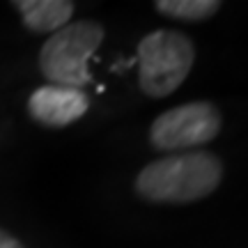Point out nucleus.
Wrapping results in <instances>:
<instances>
[{
	"label": "nucleus",
	"mask_w": 248,
	"mask_h": 248,
	"mask_svg": "<svg viewBox=\"0 0 248 248\" xmlns=\"http://www.w3.org/2000/svg\"><path fill=\"white\" fill-rule=\"evenodd\" d=\"M221 177L223 163L218 156L193 150L147 163L136 177V191L150 202L182 204L214 193Z\"/></svg>",
	"instance_id": "nucleus-1"
},
{
	"label": "nucleus",
	"mask_w": 248,
	"mask_h": 248,
	"mask_svg": "<svg viewBox=\"0 0 248 248\" xmlns=\"http://www.w3.org/2000/svg\"><path fill=\"white\" fill-rule=\"evenodd\" d=\"M193 42L177 30H154L138 44V83L154 99L168 97L193 67Z\"/></svg>",
	"instance_id": "nucleus-2"
},
{
	"label": "nucleus",
	"mask_w": 248,
	"mask_h": 248,
	"mask_svg": "<svg viewBox=\"0 0 248 248\" xmlns=\"http://www.w3.org/2000/svg\"><path fill=\"white\" fill-rule=\"evenodd\" d=\"M104 42V28L94 21L67 23L46 39L39 53L42 74L53 85L83 88L90 83V60Z\"/></svg>",
	"instance_id": "nucleus-3"
},
{
	"label": "nucleus",
	"mask_w": 248,
	"mask_h": 248,
	"mask_svg": "<svg viewBox=\"0 0 248 248\" xmlns=\"http://www.w3.org/2000/svg\"><path fill=\"white\" fill-rule=\"evenodd\" d=\"M221 131V113L209 101L182 104L161 113L150 129L152 145L161 152H193V147L214 140Z\"/></svg>",
	"instance_id": "nucleus-4"
},
{
	"label": "nucleus",
	"mask_w": 248,
	"mask_h": 248,
	"mask_svg": "<svg viewBox=\"0 0 248 248\" xmlns=\"http://www.w3.org/2000/svg\"><path fill=\"white\" fill-rule=\"evenodd\" d=\"M90 99L78 88L64 85H42L28 99V110L39 124L67 126L88 113Z\"/></svg>",
	"instance_id": "nucleus-5"
},
{
	"label": "nucleus",
	"mask_w": 248,
	"mask_h": 248,
	"mask_svg": "<svg viewBox=\"0 0 248 248\" xmlns=\"http://www.w3.org/2000/svg\"><path fill=\"white\" fill-rule=\"evenodd\" d=\"M14 7L21 12L23 23L35 32H58L74 14V2L69 0H16Z\"/></svg>",
	"instance_id": "nucleus-6"
},
{
	"label": "nucleus",
	"mask_w": 248,
	"mask_h": 248,
	"mask_svg": "<svg viewBox=\"0 0 248 248\" xmlns=\"http://www.w3.org/2000/svg\"><path fill=\"white\" fill-rule=\"evenodd\" d=\"M156 9L179 21H202L221 9L218 0H159Z\"/></svg>",
	"instance_id": "nucleus-7"
},
{
	"label": "nucleus",
	"mask_w": 248,
	"mask_h": 248,
	"mask_svg": "<svg viewBox=\"0 0 248 248\" xmlns=\"http://www.w3.org/2000/svg\"><path fill=\"white\" fill-rule=\"evenodd\" d=\"M0 248H23V246H21L12 234H7L5 230H0Z\"/></svg>",
	"instance_id": "nucleus-8"
}]
</instances>
